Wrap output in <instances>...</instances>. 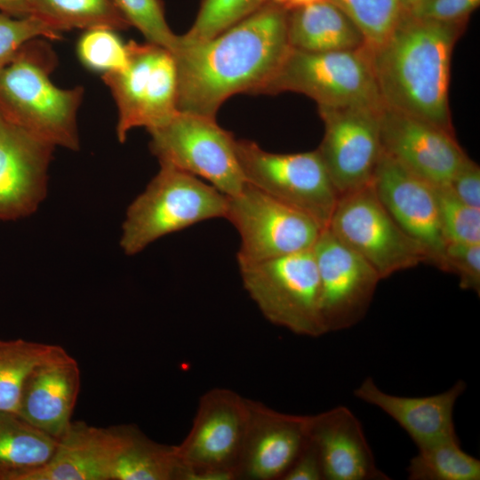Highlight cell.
Wrapping results in <instances>:
<instances>
[{
	"label": "cell",
	"instance_id": "12",
	"mask_svg": "<svg viewBox=\"0 0 480 480\" xmlns=\"http://www.w3.org/2000/svg\"><path fill=\"white\" fill-rule=\"evenodd\" d=\"M227 219L237 230V263L275 259L312 249L322 228L309 216L246 182L227 196Z\"/></svg>",
	"mask_w": 480,
	"mask_h": 480
},
{
	"label": "cell",
	"instance_id": "22",
	"mask_svg": "<svg viewBox=\"0 0 480 480\" xmlns=\"http://www.w3.org/2000/svg\"><path fill=\"white\" fill-rule=\"evenodd\" d=\"M466 388V382L459 380L442 393L402 396L383 391L368 377L354 390V395L392 418L419 448L456 435L453 412Z\"/></svg>",
	"mask_w": 480,
	"mask_h": 480
},
{
	"label": "cell",
	"instance_id": "14",
	"mask_svg": "<svg viewBox=\"0 0 480 480\" xmlns=\"http://www.w3.org/2000/svg\"><path fill=\"white\" fill-rule=\"evenodd\" d=\"M381 109L318 108L324 133L316 150L340 196L372 183L382 155Z\"/></svg>",
	"mask_w": 480,
	"mask_h": 480
},
{
	"label": "cell",
	"instance_id": "9",
	"mask_svg": "<svg viewBox=\"0 0 480 480\" xmlns=\"http://www.w3.org/2000/svg\"><path fill=\"white\" fill-rule=\"evenodd\" d=\"M149 148L160 165L204 179L227 196L241 191V171L233 134L214 118L177 112L165 124L148 131Z\"/></svg>",
	"mask_w": 480,
	"mask_h": 480
},
{
	"label": "cell",
	"instance_id": "31",
	"mask_svg": "<svg viewBox=\"0 0 480 480\" xmlns=\"http://www.w3.org/2000/svg\"><path fill=\"white\" fill-rule=\"evenodd\" d=\"M435 190L446 243L480 244V209L463 203L447 185L435 186Z\"/></svg>",
	"mask_w": 480,
	"mask_h": 480
},
{
	"label": "cell",
	"instance_id": "40",
	"mask_svg": "<svg viewBox=\"0 0 480 480\" xmlns=\"http://www.w3.org/2000/svg\"><path fill=\"white\" fill-rule=\"evenodd\" d=\"M318 0H257L259 5L263 4H274L286 10H292Z\"/></svg>",
	"mask_w": 480,
	"mask_h": 480
},
{
	"label": "cell",
	"instance_id": "41",
	"mask_svg": "<svg viewBox=\"0 0 480 480\" xmlns=\"http://www.w3.org/2000/svg\"><path fill=\"white\" fill-rule=\"evenodd\" d=\"M424 0H399L402 12L407 13Z\"/></svg>",
	"mask_w": 480,
	"mask_h": 480
},
{
	"label": "cell",
	"instance_id": "7",
	"mask_svg": "<svg viewBox=\"0 0 480 480\" xmlns=\"http://www.w3.org/2000/svg\"><path fill=\"white\" fill-rule=\"evenodd\" d=\"M238 267L245 291L267 320L296 335L325 334L312 249Z\"/></svg>",
	"mask_w": 480,
	"mask_h": 480
},
{
	"label": "cell",
	"instance_id": "25",
	"mask_svg": "<svg viewBox=\"0 0 480 480\" xmlns=\"http://www.w3.org/2000/svg\"><path fill=\"white\" fill-rule=\"evenodd\" d=\"M178 471L174 445L159 444L127 425L111 480H178Z\"/></svg>",
	"mask_w": 480,
	"mask_h": 480
},
{
	"label": "cell",
	"instance_id": "33",
	"mask_svg": "<svg viewBox=\"0 0 480 480\" xmlns=\"http://www.w3.org/2000/svg\"><path fill=\"white\" fill-rule=\"evenodd\" d=\"M259 6L257 0H201L192 27L182 36L188 40L211 38Z\"/></svg>",
	"mask_w": 480,
	"mask_h": 480
},
{
	"label": "cell",
	"instance_id": "16",
	"mask_svg": "<svg viewBox=\"0 0 480 480\" xmlns=\"http://www.w3.org/2000/svg\"><path fill=\"white\" fill-rule=\"evenodd\" d=\"M380 126L382 151L434 186L448 185L468 157L453 133L420 118L384 106Z\"/></svg>",
	"mask_w": 480,
	"mask_h": 480
},
{
	"label": "cell",
	"instance_id": "3",
	"mask_svg": "<svg viewBox=\"0 0 480 480\" xmlns=\"http://www.w3.org/2000/svg\"><path fill=\"white\" fill-rule=\"evenodd\" d=\"M58 58L45 38L26 43L0 71V116L54 146L80 147L76 116L84 87H57L50 76Z\"/></svg>",
	"mask_w": 480,
	"mask_h": 480
},
{
	"label": "cell",
	"instance_id": "30",
	"mask_svg": "<svg viewBox=\"0 0 480 480\" xmlns=\"http://www.w3.org/2000/svg\"><path fill=\"white\" fill-rule=\"evenodd\" d=\"M116 32L107 28L84 30L76 44L77 57L84 67L101 76L126 68L127 45Z\"/></svg>",
	"mask_w": 480,
	"mask_h": 480
},
{
	"label": "cell",
	"instance_id": "36",
	"mask_svg": "<svg viewBox=\"0 0 480 480\" xmlns=\"http://www.w3.org/2000/svg\"><path fill=\"white\" fill-rule=\"evenodd\" d=\"M479 4L480 0H424L404 14L442 23H463Z\"/></svg>",
	"mask_w": 480,
	"mask_h": 480
},
{
	"label": "cell",
	"instance_id": "21",
	"mask_svg": "<svg viewBox=\"0 0 480 480\" xmlns=\"http://www.w3.org/2000/svg\"><path fill=\"white\" fill-rule=\"evenodd\" d=\"M126 429L71 421L49 462L26 480H111Z\"/></svg>",
	"mask_w": 480,
	"mask_h": 480
},
{
	"label": "cell",
	"instance_id": "8",
	"mask_svg": "<svg viewBox=\"0 0 480 480\" xmlns=\"http://www.w3.org/2000/svg\"><path fill=\"white\" fill-rule=\"evenodd\" d=\"M235 150L246 182L327 228L340 195L316 149L278 154L236 139Z\"/></svg>",
	"mask_w": 480,
	"mask_h": 480
},
{
	"label": "cell",
	"instance_id": "10",
	"mask_svg": "<svg viewBox=\"0 0 480 480\" xmlns=\"http://www.w3.org/2000/svg\"><path fill=\"white\" fill-rule=\"evenodd\" d=\"M128 64L101 76L117 108L116 136L124 142L136 127L148 131L168 122L177 112V69L172 53L160 45L129 41Z\"/></svg>",
	"mask_w": 480,
	"mask_h": 480
},
{
	"label": "cell",
	"instance_id": "26",
	"mask_svg": "<svg viewBox=\"0 0 480 480\" xmlns=\"http://www.w3.org/2000/svg\"><path fill=\"white\" fill-rule=\"evenodd\" d=\"M28 15L62 33L107 28L116 31L130 28L111 0H28Z\"/></svg>",
	"mask_w": 480,
	"mask_h": 480
},
{
	"label": "cell",
	"instance_id": "37",
	"mask_svg": "<svg viewBox=\"0 0 480 480\" xmlns=\"http://www.w3.org/2000/svg\"><path fill=\"white\" fill-rule=\"evenodd\" d=\"M447 186L463 203L480 209V167L468 156L457 169Z\"/></svg>",
	"mask_w": 480,
	"mask_h": 480
},
{
	"label": "cell",
	"instance_id": "20",
	"mask_svg": "<svg viewBox=\"0 0 480 480\" xmlns=\"http://www.w3.org/2000/svg\"><path fill=\"white\" fill-rule=\"evenodd\" d=\"M308 437L321 458L324 480H386L357 417L339 405L310 415Z\"/></svg>",
	"mask_w": 480,
	"mask_h": 480
},
{
	"label": "cell",
	"instance_id": "29",
	"mask_svg": "<svg viewBox=\"0 0 480 480\" xmlns=\"http://www.w3.org/2000/svg\"><path fill=\"white\" fill-rule=\"evenodd\" d=\"M360 30L370 52L380 48L397 26L402 9L399 0H331Z\"/></svg>",
	"mask_w": 480,
	"mask_h": 480
},
{
	"label": "cell",
	"instance_id": "11",
	"mask_svg": "<svg viewBox=\"0 0 480 480\" xmlns=\"http://www.w3.org/2000/svg\"><path fill=\"white\" fill-rule=\"evenodd\" d=\"M327 228L380 279L426 262L420 246L393 219L372 183L339 197Z\"/></svg>",
	"mask_w": 480,
	"mask_h": 480
},
{
	"label": "cell",
	"instance_id": "17",
	"mask_svg": "<svg viewBox=\"0 0 480 480\" xmlns=\"http://www.w3.org/2000/svg\"><path fill=\"white\" fill-rule=\"evenodd\" d=\"M54 148L0 116V221L37 210L47 194Z\"/></svg>",
	"mask_w": 480,
	"mask_h": 480
},
{
	"label": "cell",
	"instance_id": "32",
	"mask_svg": "<svg viewBox=\"0 0 480 480\" xmlns=\"http://www.w3.org/2000/svg\"><path fill=\"white\" fill-rule=\"evenodd\" d=\"M117 11L136 28L147 42L160 45L172 52L178 36L170 28L161 0H111Z\"/></svg>",
	"mask_w": 480,
	"mask_h": 480
},
{
	"label": "cell",
	"instance_id": "19",
	"mask_svg": "<svg viewBox=\"0 0 480 480\" xmlns=\"http://www.w3.org/2000/svg\"><path fill=\"white\" fill-rule=\"evenodd\" d=\"M80 383L77 362L60 347L28 376L16 412L59 439L72 421Z\"/></svg>",
	"mask_w": 480,
	"mask_h": 480
},
{
	"label": "cell",
	"instance_id": "34",
	"mask_svg": "<svg viewBox=\"0 0 480 480\" xmlns=\"http://www.w3.org/2000/svg\"><path fill=\"white\" fill-rule=\"evenodd\" d=\"M35 38L60 40L62 32L31 15L16 18L0 12V71Z\"/></svg>",
	"mask_w": 480,
	"mask_h": 480
},
{
	"label": "cell",
	"instance_id": "28",
	"mask_svg": "<svg viewBox=\"0 0 480 480\" xmlns=\"http://www.w3.org/2000/svg\"><path fill=\"white\" fill-rule=\"evenodd\" d=\"M60 347L22 339L0 340V411L17 412L28 376Z\"/></svg>",
	"mask_w": 480,
	"mask_h": 480
},
{
	"label": "cell",
	"instance_id": "2",
	"mask_svg": "<svg viewBox=\"0 0 480 480\" xmlns=\"http://www.w3.org/2000/svg\"><path fill=\"white\" fill-rule=\"evenodd\" d=\"M462 25L402 14L388 40L370 53L385 107L454 134L449 107L450 69Z\"/></svg>",
	"mask_w": 480,
	"mask_h": 480
},
{
	"label": "cell",
	"instance_id": "35",
	"mask_svg": "<svg viewBox=\"0 0 480 480\" xmlns=\"http://www.w3.org/2000/svg\"><path fill=\"white\" fill-rule=\"evenodd\" d=\"M444 272L456 275L460 287L480 293V244H446Z\"/></svg>",
	"mask_w": 480,
	"mask_h": 480
},
{
	"label": "cell",
	"instance_id": "23",
	"mask_svg": "<svg viewBox=\"0 0 480 480\" xmlns=\"http://www.w3.org/2000/svg\"><path fill=\"white\" fill-rule=\"evenodd\" d=\"M291 48L309 52L356 50L364 37L348 16L331 0H318L288 11Z\"/></svg>",
	"mask_w": 480,
	"mask_h": 480
},
{
	"label": "cell",
	"instance_id": "5",
	"mask_svg": "<svg viewBox=\"0 0 480 480\" xmlns=\"http://www.w3.org/2000/svg\"><path fill=\"white\" fill-rule=\"evenodd\" d=\"M283 92L305 94L316 102L318 108L384 107L372 57L364 46L326 52L291 48L259 94Z\"/></svg>",
	"mask_w": 480,
	"mask_h": 480
},
{
	"label": "cell",
	"instance_id": "15",
	"mask_svg": "<svg viewBox=\"0 0 480 480\" xmlns=\"http://www.w3.org/2000/svg\"><path fill=\"white\" fill-rule=\"evenodd\" d=\"M372 186L396 223L420 246L426 262L444 271L447 243L440 224L435 186L383 151Z\"/></svg>",
	"mask_w": 480,
	"mask_h": 480
},
{
	"label": "cell",
	"instance_id": "27",
	"mask_svg": "<svg viewBox=\"0 0 480 480\" xmlns=\"http://www.w3.org/2000/svg\"><path fill=\"white\" fill-rule=\"evenodd\" d=\"M410 480H479L480 460L466 452L457 435L418 448L407 467Z\"/></svg>",
	"mask_w": 480,
	"mask_h": 480
},
{
	"label": "cell",
	"instance_id": "4",
	"mask_svg": "<svg viewBox=\"0 0 480 480\" xmlns=\"http://www.w3.org/2000/svg\"><path fill=\"white\" fill-rule=\"evenodd\" d=\"M228 197L200 178L160 165L127 209L120 246L134 255L166 235L196 223L225 218Z\"/></svg>",
	"mask_w": 480,
	"mask_h": 480
},
{
	"label": "cell",
	"instance_id": "38",
	"mask_svg": "<svg viewBox=\"0 0 480 480\" xmlns=\"http://www.w3.org/2000/svg\"><path fill=\"white\" fill-rule=\"evenodd\" d=\"M324 470L318 451L308 436L299 454L282 480H323Z\"/></svg>",
	"mask_w": 480,
	"mask_h": 480
},
{
	"label": "cell",
	"instance_id": "39",
	"mask_svg": "<svg viewBox=\"0 0 480 480\" xmlns=\"http://www.w3.org/2000/svg\"><path fill=\"white\" fill-rule=\"evenodd\" d=\"M0 12L16 18L28 16V0H0Z\"/></svg>",
	"mask_w": 480,
	"mask_h": 480
},
{
	"label": "cell",
	"instance_id": "24",
	"mask_svg": "<svg viewBox=\"0 0 480 480\" xmlns=\"http://www.w3.org/2000/svg\"><path fill=\"white\" fill-rule=\"evenodd\" d=\"M58 441L16 412L0 411V480H26L49 462Z\"/></svg>",
	"mask_w": 480,
	"mask_h": 480
},
{
	"label": "cell",
	"instance_id": "6",
	"mask_svg": "<svg viewBox=\"0 0 480 480\" xmlns=\"http://www.w3.org/2000/svg\"><path fill=\"white\" fill-rule=\"evenodd\" d=\"M250 420V399L223 388L199 399L192 427L174 445L178 480H236Z\"/></svg>",
	"mask_w": 480,
	"mask_h": 480
},
{
	"label": "cell",
	"instance_id": "1",
	"mask_svg": "<svg viewBox=\"0 0 480 480\" xmlns=\"http://www.w3.org/2000/svg\"><path fill=\"white\" fill-rule=\"evenodd\" d=\"M288 10L263 4L216 36L188 40L178 36L173 55L177 109L214 118L229 97L259 94L291 47Z\"/></svg>",
	"mask_w": 480,
	"mask_h": 480
},
{
	"label": "cell",
	"instance_id": "18",
	"mask_svg": "<svg viewBox=\"0 0 480 480\" xmlns=\"http://www.w3.org/2000/svg\"><path fill=\"white\" fill-rule=\"evenodd\" d=\"M309 417L281 412L250 399L239 479H282L308 436Z\"/></svg>",
	"mask_w": 480,
	"mask_h": 480
},
{
	"label": "cell",
	"instance_id": "13",
	"mask_svg": "<svg viewBox=\"0 0 480 480\" xmlns=\"http://www.w3.org/2000/svg\"><path fill=\"white\" fill-rule=\"evenodd\" d=\"M319 277V306L325 333L348 329L367 313L379 282L376 271L328 228L312 247Z\"/></svg>",
	"mask_w": 480,
	"mask_h": 480
}]
</instances>
